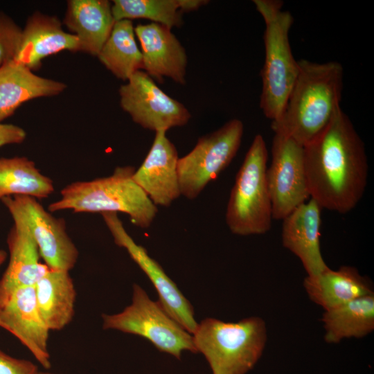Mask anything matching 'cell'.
<instances>
[{
	"label": "cell",
	"mask_w": 374,
	"mask_h": 374,
	"mask_svg": "<svg viewBox=\"0 0 374 374\" xmlns=\"http://www.w3.org/2000/svg\"><path fill=\"white\" fill-rule=\"evenodd\" d=\"M268 152L261 134L255 136L236 174L226 211L232 233L261 235L269 231L272 217L267 181Z\"/></svg>",
	"instance_id": "obj_6"
},
{
	"label": "cell",
	"mask_w": 374,
	"mask_h": 374,
	"mask_svg": "<svg viewBox=\"0 0 374 374\" xmlns=\"http://www.w3.org/2000/svg\"><path fill=\"white\" fill-rule=\"evenodd\" d=\"M303 285L310 299L325 311L373 294L370 282L350 266L337 270L328 267L317 275L308 276Z\"/></svg>",
	"instance_id": "obj_20"
},
{
	"label": "cell",
	"mask_w": 374,
	"mask_h": 374,
	"mask_svg": "<svg viewBox=\"0 0 374 374\" xmlns=\"http://www.w3.org/2000/svg\"><path fill=\"white\" fill-rule=\"evenodd\" d=\"M100 214L115 244L126 249L131 258L153 284L159 295L158 302L172 318L193 335L198 323L194 317L193 308L188 300L165 273L161 266L128 234L117 213L107 212Z\"/></svg>",
	"instance_id": "obj_12"
},
{
	"label": "cell",
	"mask_w": 374,
	"mask_h": 374,
	"mask_svg": "<svg viewBox=\"0 0 374 374\" xmlns=\"http://www.w3.org/2000/svg\"><path fill=\"white\" fill-rule=\"evenodd\" d=\"M62 51H80L78 38L64 31L57 17L36 12L22 30L14 60L34 71L41 67L46 57Z\"/></svg>",
	"instance_id": "obj_17"
},
{
	"label": "cell",
	"mask_w": 374,
	"mask_h": 374,
	"mask_svg": "<svg viewBox=\"0 0 374 374\" xmlns=\"http://www.w3.org/2000/svg\"><path fill=\"white\" fill-rule=\"evenodd\" d=\"M112 11L115 21L146 19L169 28L182 26L177 0H114Z\"/></svg>",
	"instance_id": "obj_26"
},
{
	"label": "cell",
	"mask_w": 374,
	"mask_h": 374,
	"mask_svg": "<svg viewBox=\"0 0 374 374\" xmlns=\"http://www.w3.org/2000/svg\"><path fill=\"white\" fill-rule=\"evenodd\" d=\"M0 322L3 329L17 337L44 368H50V330L40 315L35 286L0 287Z\"/></svg>",
	"instance_id": "obj_13"
},
{
	"label": "cell",
	"mask_w": 374,
	"mask_h": 374,
	"mask_svg": "<svg viewBox=\"0 0 374 374\" xmlns=\"http://www.w3.org/2000/svg\"><path fill=\"white\" fill-rule=\"evenodd\" d=\"M134 33L141 44L145 72L160 82L167 77L185 84L187 55L171 29L152 22L137 25Z\"/></svg>",
	"instance_id": "obj_15"
},
{
	"label": "cell",
	"mask_w": 374,
	"mask_h": 374,
	"mask_svg": "<svg viewBox=\"0 0 374 374\" xmlns=\"http://www.w3.org/2000/svg\"><path fill=\"white\" fill-rule=\"evenodd\" d=\"M1 202L13 221H19L28 228L40 257L51 269L69 271L75 267L79 252L67 233L64 219L53 216L33 197H6Z\"/></svg>",
	"instance_id": "obj_9"
},
{
	"label": "cell",
	"mask_w": 374,
	"mask_h": 374,
	"mask_svg": "<svg viewBox=\"0 0 374 374\" xmlns=\"http://www.w3.org/2000/svg\"><path fill=\"white\" fill-rule=\"evenodd\" d=\"M179 8L181 12L197 10L202 6L208 3L205 0H177Z\"/></svg>",
	"instance_id": "obj_30"
},
{
	"label": "cell",
	"mask_w": 374,
	"mask_h": 374,
	"mask_svg": "<svg viewBox=\"0 0 374 374\" xmlns=\"http://www.w3.org/2000/svg\"><path fill=\"white\" fill-rule=\"evenodd\" d=\"M37 366L29 360L13 357L0 350V374H39Z\"/></svg>",
	"instance_id": "obj_28"
},
{
	"label": "cell",
	"mask_w": 374,
	"mask_h": 374,
	"mask_svg": "<svg viewBox=\"0 0 374 374\" xmlns=\"http://www.w3.org/2000/svg\"><path fill=\"white\" fill-rule=\"evenodd\" d=\"M21 32L12 19L0 13V66L15 58Z\"/></svg>",
	"instance_id": "obj_27"
},
{
	"label": "cell",
	"mask_w": 374,
	"mask_h": 374,
	"mask_svg": "<svg viewBox=\"0 0 374 374\" xmlns=\"http://www.w3.org/2000/svg\"><path fill=\"white\" fill-rule=\"evenodd\" d=\"M321 320L327 343L337 344L347 338H362L374 329V294L326 310Z\"/></svg>",
	"instance_id": "obj_23"
},
{
	"label": "cell",
	"mask_w": 374,
	"mask_h": 374,
	"mask_svg": "<svg viewBox=\"0 0 374 374\" xmlns=\"http://www.w3.org/2000/svg\"><path fill=\"white\" fill-rule=\"evenodd\" d=\"M119 96L122 109L133 121L155 132L184 126L191 117L182 103L167 95L141 70L121 86Z\"/></svg>",
	"instance_id": "obj_11"
},
{
	"label": "cell",
	"mask_w": 374,
	"mask_h": 374,
	"mask_svg": "<svg viewBox=\"0 0 374 374\" xmlns=\"http://www.w3.org/2000/svg\"><path fill=\"white\" fill-rule=\"evenodd\" d=\"M298 62V75L283 112L271 127L275 134L287 136L304 146L341 108L344 69L337 62Z\"/></svg>",
	"instance_id": "obj_2"
},
{
	"label": "cell",
	"mask_w": 374,
	"mask_h": 374,
	"mask_svg": "<svg viewBox=\"0 0 374 374\" xmlns=\"http://www.w3.org/2000/svg\"><path fill=\"white\" fill-rule=\"evenodd\" d=\"M8 256L7 252L3 249H0V267L6 261ZM0 327L3 328L2 324L0 322Z\"/></svg>",
	"instance_id": "obj_31"
},
{
	"label": "cell",
	"mask_w": 374,
	"mask_h": 374,
	"mask_svg": "<svg viewBox=\"0 0 374 374\" xmlns=\"http://www.w3.org/2000/svg\"><path fill=\"white\" fill-rule=\"evenodd\" d=\"M54 190L53 180L33 161L26 157H0V202L17 195L46 199Z\"/></svg>",
	"instance_id": "obj_24"
},
{
	"label": "cell",
	"mask_w": 374,
	"mask_h": 374,
	"mask_svg": "<svg viewBox=\"0 0 374 374\" xmlns=\"http://www.w3.org/2000/svg\"><path fill=\"white\" fill-rule=\"evenodd\" d=\"M321 210L310 198L282 220V244L299 258L308 276L317 275L328 268L320 247Z\"/></svg>",
	"instance_id": "obj_16"
},
{
	"label": "cell",
	"mask_w": 374,
	"mask_h": 374,
	"mask_svg": "<svg viewBox=\"0 0 374 374\" xmlns=\"http://www.w3.org/2000/svg\"><path fill=\"white\" fill-rule=\"evenodd\" d=\"M66 85L39 76L22 64L12 60L0 66V122L12 116L23 103L62 93Z\"/></svg>",
	"instance_id": "obj_19"
},
{
	"label": "cell",
	"mask_w": 374,
	"mask_h": 374,
	"mask_svg": "<svg viewBox=\"0 0 374 374\" xmlns=\"http://www.w3.org/2000/svg\"><path fill=\"white\" fill-rule=\"evenodd\" d=\"M133 166L116 167L107 177L72 182L60 191V198L48 207L51 212L72 210L74 213L121 212L140 228L150 226L158 209L135 183Z\"/></svg>",
	"instance_id": "obj_3"
},
{
	"label": "cell",
	"mask_w": 374,
	"mask_h": 374,
	"mask_svg": "<svg viewBox=\"0 0 374 374\" xmlns=\"http://www.w3.org/2000/svg\"><path fill=\"white\" fill-rule=\"evenodd\" d=\"M197 352L213 374H246L261 357L267 341L265 322L251 317L238 322L207 318L193 334Z\"/></svg>",
	"instance_id": "obj_5"
},
{
	"label": "cell",
	"mask_w": 374,
	"mask_h": 374,
	"mask_svg": "<svg viewBox=\"0 0 374 374\" xmlns=\"http://www.w3.org/2000/svg\"><path fill=\"white\" fill-rule=\"evenodd\" d=\"M243 132L242 122L231 119L218 130L199 138L193 149L179 158L181 195L188 199L197 198L219 176L236 155Z\"/></svg>",
	"instance_id": "obj_8"
},
{
	"label": "cell",
	"mask_w": 374,
	"mask_h": 374,
	"mask_svg": "<svg viewBox=\"0 0 374 374\" xmlns=\"http://www.w3.org/2000/svg\"><path fill=\"white\" fill-rule=\"evenodd\" d=\"M63 22L78 38L80 51L97 56L116 21L109 1L70 0Z\"/></svg>",
	"instance_id": "obj_18"
},
{
	"label": "cell",
	"mask_w": 374,
	"mask_h": 374,
	"mask_svg": "<svg viewBox=\"0 0 374 374\" xmlns=\"http://www.w3.org/2000/svg\"><path fill=\"white\" fill-rule=\"evenodd\" d=\"M6 241L9 262L0 278V287L35 286L50 268L39 262L37 245L28 228L19 221H13Z\"/></svg>",
	"instance_id": "obj_21"
},
{
	"label": "cell",
	"mask_w": 374,
	"mask_h": 374,
	"mask_svg": "<svg viewBox=\"0 0 374 374\" xmlns=\"http://www.w3.org/2000/svg\"><path fill=\"white\" fill-rule=\"evenodd\" d=\"M166 132H155L152 146L133 179L155 206H169L181 195L178 152Z\"/></svg>",
	"instance_id": "obj_14"
},
{
	"label": "cell",
	"mask_w": 374,
	"mask_h": 374,
	"mask_svg": "<svg viewBox=\"0 0 374 374\" xmlns=\"http://www.w3.org/2000/svg\"><path fill=\"white\" fill-rule=\"evenodd\" d=\"M303 157L310 198L341 214L355 208L366 187L368 162L364 143L341 108L303 146Z\"/></svg>",
	"instance_id": "obj_1"
},
{
	"label": "cell",
	"mask_w": 374,
	"mask_h": 374,
	"mask_svg": "<svg viewBox=\"0 0 374 374\" xmlns=\"http://www.w3.org/2000/svg\"><path fill=\"white\" fill-rule=\"evenodd\" d=\"M39 374H53V373H46V372H40V371H39Z\"/></svg>",
	"instance_id": "obj_32"
},
{
	"label": "cell",
	"mask_w": 374,
	"mask_h": 374,
	"mask_svg": "<svg viewBox=\"0 0 374 374\" xmlns=\"http://www.w3.org/2000/svg\"><path fill=\"white\" fill-rule=\"evenodd\" d=\"M26 138V131L21 127L0 122V148L10 144H19Z\"/></svg>",
	"instance_id": "obj_29"
},
{
	"label": "cell",
	"mask_w": 374,
	"mask_h": 374,
	"mask_svg": "<svg viewBox=\"0 0 374 374\" xmlns=\"http://www.w3.org/2000/svg\"><path fill=\"white\" fill-rule=\"evenodd\" d=\"M40 315L49 330H60L73 319L76 291L69 271L49 269L35 285Z\"/></svg>",
	"instance_id": "obj_22"
},
{
	"label": "cell",
	"mask_w": 374,
	"mask_h": 374,
	"mask_svg": "<svg viewBox=\"0 0 374 374\" xmlns=\"http://www.w3.org/2000/svg\"><path fill=\"white\" fill-rule=\"evenodd\" d=\"M103 328L139 335L159 350L180 359L183 351H197L193 335L172 318L158 301H154L137 284L133 285L132 303L122 312L102 315Z\"/></svg>",
	"instance_id": "obj_7"
},
{
	"label": "cell",
	"mask_w": 374,
	"mask_h": 374,
	"mask_svg": "<svg viewBox=\"0 0 374 374\" xmlns=\"http://www.w3.org/2000/svg\"><path fill=\"white\" fill-rule=\"evenodd\" d=\"M253 2L265 25L260 107L272 123L280 118L299 73V62L292 55L289 39L294 19L289 11L283 10L281 1Z\"/></svg>",
	"instance_id": "obj_4"
},
{
	"label": "cell",
	"mask_w": 374,
	"mask_h": 374,
	"mask_svg": "<svg viewBox=\"0 0 374 374\" xmlns=\"http://www.w3.org/2000/svg\"><path fill=\"white\" fill-rule=\"evenodd\" d=\"M132 21H116L97 55L100 62L116 78L124 81L143 69V57L135 40Z\"/></svg>",
	"instance_id": "obj_25"
},
{
	"label": "cell",
	"mask_w": 374,
	"mask_h": 374,
	"mask_svg": "<svg viewBox=\"0 0 374 374\" xmlns=\"http://www.w3.org/2000/svg\"><path fill=\"white\" fill-rule=\"evenodd\" d=\"M267 181L273 220H282L310 197L305 170L303 145L276 133L271 146V162Z\"/></svg>",
	"instance_id": "obj_10"
}]
</instances>
